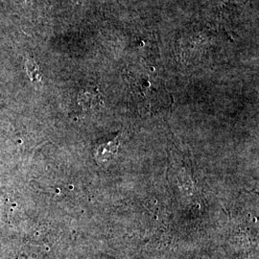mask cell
<instances>
[{"mask_svg": "<svg viewBox=\"0 0 259 259\" xmlns=\"http://www.w3.org/2000/svg\"><path fill=\"white\" fill-rule=\"evenodd\" d=\"M122 136L123 133H120L115 138L107 142H103L97 146L95 150V158L98 162H105L114 157L120 146Z\"/></svg>", "mask_w": 259, "mask_h": 259, "instance_id": "1", "label": "cell"}, {"mask_svg": "<svg viewBox=\"0 0 259 259\" xmlns=\"http://www.w3.org/2000/svg\"><path fill=\"white\" fill-rule=\"evenodd\" d=\"M26 69H27L28 75L33 83L40 82L41 76L39 73V68L33 59H28L26 61Z\"/></svg>", "mask_w": 259, "mask_h": 259, "instance_id": "2", "label": "cell"}]
</instances>
